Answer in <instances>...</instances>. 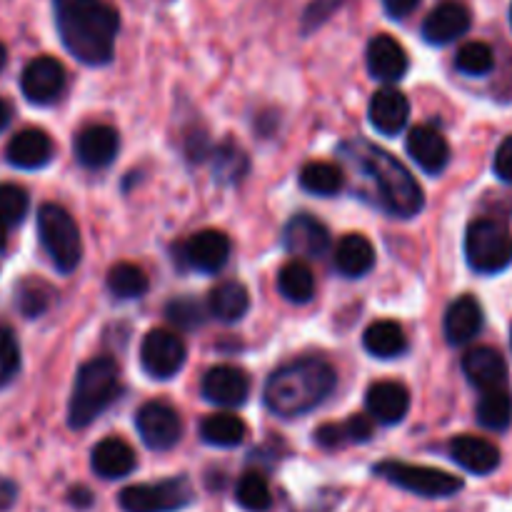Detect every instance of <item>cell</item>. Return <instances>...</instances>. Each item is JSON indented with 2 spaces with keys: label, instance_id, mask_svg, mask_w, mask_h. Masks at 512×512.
I'll return each mask as SVG.
<instances>
[{
  "label": "cell",
  "instance_id": "cell-1",
  "mask_svg": "<svg viewBox=\"0 0 512 512\" xmlns=\"http://www.w3.org/2000/svg\"><path fill=\"white\" fill-rule=\"evenodd\" d=\"M338 158L358 198L373 208L383 210L390 218H413L423 210V188L388 150L370 140L348 138L338 145Z\"/></svg>",
  "mask_w": 512,
  "mask_h": 512
},
{
  "label": "cell",
  "instance_id": "cell-2",
  "mask_svg": "<svg viewBox=\"0 0 512 512\" xmlns=\"http://www.w3.org/2000/svg\"><path fill=\"white\" fill-rule=\"evenodd\" d=\"M55 28L65 50L85 65H105L115 55L120 15L108 0H53Z\"/></svg>",
  "mask_w": 512,
  "mask_h": 512
},
{
  "label": "cell",
  "instance_id": "cell-3",
  "mask_svg": "<svg viewBox=\"0 0 512 512\" xmlns=\"http://www.w3.org/2000/svg\"><path fill=\"white\" fill-rule=\"evenodd\" d=\"M338 375L323 358H300L283 365L268 378L263 400L270 413L280 418H295L318 408L333 393Z\"/></svg>",
  "mask_w": 512,
  "mask_h": 512
},
{
  "label": "cell",
  "instance_id": "cell-4",
  "mask_svg": "<svg viewBox=\"0 0 512 512\" xmlns=\"http://www.w3.org/2000/svg\"><path fill=\"white\" fill-rule=\"evenodd\" d=\"M120 393V373L113 358H93L75 375V388L68 405L70 428H88L98 415L113 405Z\"/></svg>",
  "mask_w": 512,
  "mask_h": 512
},
{
  "label": "cell",
  "instance_id": "cell-5",
  "mask_svg": "<svg viewBox=\"0 0 512 512\" xmlns=\"http://www.w3.org/2000/svg\"><path fill=\"white\" fill-rule=\"evenodd\" d=\"M38 235L45 253L63 275L73 273L83 258V240L73 215L58 203H45L38 210Z\"/></svg>",
  "mask_w": 512,
  "mask_h": 512
},
{
  "label": "cell",
  "instance_id": "cell-6",
  "mask_svg": "<svg viewBox=\"0 0 512 512\" xmlns=\"http://www.w3.org/2000/svg\"><path fill=\"white\" fill-rule=\"evenodd\" d=\"M465 258L475 273H503L512 263V235L493 218H478L465 233Z\"/></svg>",
  "mask_w": 512,
  "mask_h": 512
},
{
  "label": "cell",
  "instance_id": "cell-7",
  "mask_svg": "<svg viewBox=\"0 0 512 512\" xmlns=\"http://www.w3.org/2000/svg\"><path fill=\"white\" fill-rule=\"evenodd\" d=\"M375 475L408 490V493L420 495V498H450L463 490V480L458 475H450L438 468H425V465L398 463V460H385V463L375 465Z\"/></svg>",
  "mask_w": 512,
  "mask_h": 512
},
{
  "label": "cell",
  "instance_id": "cell-8",
  "mask_svg": "<svg viewBox=\"0 0 512 512\" xmlns=\"http://www.w3.org/2000/svg\"><path fill=\"white\" fill-rule=\"evenodd\" d=\"M118 503L123 512H178L193 503V488L188 478L130 485L120 493Z\"/></svg>",
  "mask_w": 512,
  "mask_h": 512
},
{
  "label": "cell",
  "instance_id": "cell-9",
  "mask_svg": "<svg viewBox=\"0 0 512 512\" xmlns=\"http://www.w3.org/2000/svg\"><path fill=\"white\" fill-rule=\"evenodd\" d=\"M185 350L183 338L173 330H150L140 345V365L145 373L155 380H168L178 375L185 365Z\"/></svg>",
  "mask_w": 512,
  "mask_h": 512
},
{
  "label": "cell",
  "instance_id": "cell-10",
  "mask_svg": "<svg viewBox=\"0 0 512 512\" xmlns=\"http://www.w3.org/2000/svg\"><path fill=\"white\" fill-rule=\"evenodd\" d=\"M135 425L150 450H170L183 438V420L173 405L163 400H150L135 415Z\"/></svg>",
  "mask_w": 512,
  "mask_h": 512
},
{
  "label": "cell",
  "instance_id": "cell-11",
  "mask_svg": "<svg viewBox=\"0 0 512 512\" xmlns=\"http://www.w3.org/2000/svg\"><path fill=\"white\" fill-rule=\"evenodd\" d=\"M65 88V68L58 58L38 55L30 60L20 75V90L35 105H48L60 98Z\"/></svg>",
  "mask_w": 512,
  "mask_h": 512
},
{
  "label": "cell",
  "instance_id": "cell-12",
  "mask_svg": "<svg viewBox=\"0 0 512 512\" xmlns=\"http://www.w3.org/2000/svg\"><path fill=\"white\" fill-rule=\"evenodd\" d=\"M283 245L298 260H320L330 250V233L313 215H295L283 230Z\"/></svg>",
  "mask_w": 512,
  "mask_h": 512
},
{
  "label": "cell",
  "instance_id": "cell-13",
  "mask_svg": "<svg viewBox=\"0 0 512 512\" xmlns=\"http://www.w3.org/2000/svg\"><path fill=\"white\" fill-rule=\"evenodd\" d=\"M200 390H203V398L208 403L220 405V408H238L248 400L250 380L240 368L218 365V368H210L205 373Z\"/></svg>",
  "mask_w": 512,
  "mask_h": 512
},
{
  "label": "cell",
  "instance_id": "cell-14",
  "mask_svg": "<svg viewBox=\"0 0 512 512\" xmlns=\"http://www.w3.org/2000/svg\"><path fill=\"white\" fill-rule=\"evenodd\" d=\"M230 258V240L220 230H200L183 245V260L200 273H218Z\"/></svg>",
  "mask_w": 512,
  "mask_h": 512
},
{
  "label": "cell",
  "instance_id": "cell-15",
  "mask_svg": "<svg viewBox=\"0 0 512 512\" xmlns=\"http://www.w3.org/2000/svg\"><path fill=\"white\" fill-rule=\"evenodd\" d=\"M365 408L368 415L380 425H398L410 410V393L403 383L395 380H380L370 385L365 395Z\"/></svg>",
  "mask_w": 512,
  "mask_h": 512
},
{
  "label": "cell",
  "instance_id": "cell-16",
  "mask_svg": "<svg viewBox=\"0 0 512 512\" xmlns=\"http://www.w3.org/2000/svg\"><path fill=\"white\" fill-rule=\"evenodd\" d=\"M405 148H408L410 158L418 163V168L428 175H440L450 163L448 140L430 125H418L410 130Z\"/></svg>",
  "mask_w": 512,
  "mask_h": 512
},
{
  "label": "cell",
  "instance_id": "cell-17",
  "mask_svg": "<svg viewBox=\"0 0 512 512\" xmlns=\"http://www.w3.org/2000/svg\"><path fill=\"white\" fill-rule=\"evenodd\" d=\"M120 138L110 125H88L75 138V158L85 168H105L115 160Z\"/></svg>",
  "mask_w": 512,
  "mask_h": 512
},
{
  "label": "cell",
  "instance_id": "cell-18",
  "mask_svg": "<svg viewBox=\"0 0 512 512\" xmlns=\"http://www.w3.org/2000/svg\"><path fill=\"white\" fill-rule=\"evenodd\" d=\"M470 10L460 3H443L423 20V38L433 45H448L470 30Z\"/></svg>",
  "mask_w": 512,
  "mask_h": 512
},
{
  "label": "cell",
  "instance_id": "cell-19",
  "mask_svg": "<svg viewBox=\"0 0 512 512\" xmlns=\"http://www.w3.org/2000/svg\"><path fill=\"white\" fill-rule=\"evenodd\" d=\"M463 373L478 390H498L508 383V365L495 348H473L463 358Z\"/></svg>",
  "mask_w": 512,
  "mask_h": 512
},
{
  "label": "cell",
  "instance_id": "cell-20",
  "mask_svg": "<svg viewBox=\"0 0 512 512\" xmlns=\"http://www.w3.org/2000/svg\"><path fill=\"white\" fill-rule=\"evenodd\" d=\"M408 53L390 35H375L368 45V70L375 80L398 83L408 73Z\"/></svg>",
  "mask_w": 512,
  "mask_h": 512
},
{
  "label": "cell",
  "instance_id": "cell-21",
  "mask_svg": "<svg viewBox=\"0 0 512 512\" xmlns=\"http://www.w3.org/2000/svg\"><path fill=\"white\" fill-rule=\"evenodd\" d=\"M5 158L20 170H38L53 160V140L38 128H25L8 143Z\"/></svg>",
  "mask_w": 512,
  "mask_h": 512
},
{
  "label": "cell",
  "instance_id": "cell-22",
  "mask_svg": "<svg viewBox=\"0 0 512 512\" xmlns=\"http://www.w3.org/2000/svg\"><path fill=\"white\" fill-rule=\"evenodd\" d=\"M450 458L473 475H490L500 465V450L478 435H458L450 440Z\"/></svg>",
  "mask_w": 512,
  "mask_h": 512
},
{
  "label": "cell",
  "instance_id": "cell-23",
  "mask_svg": "<svg viewBox=\"0 0 512 512\" xmlns=\"http://www.w3.org/2000/svg\"><path fill=\"white\" fill-rule=\"evenodd\" d=\"M370 123L378 133L383 135H398L400 130L408 125L410 118V103L400 90L383 88L370 98Z\"/></svg>",
  "mask_w": 512,
  "mask_h": 512
},
{
  "label": "cell",
  "instance_id": "cell-24",
  "mask_svg": "<svg viewBox=\"0 0 512 512\" xmlns=\"http://www.w3.org/2000/svg\"><path fill=\"white\" fill-rule=\"evenodd\" d=\"M445 338L450 345L470 343L483 330V308L473 295H463L448 308L443 320Z\"/></svg>",
  "mask_w": 512,
  "mask_h": 512
},
{
  "label": "cell",
  "instance_id": "cell-25",
  "mask_svg": "<svg viewBox=\"0 0 512 512\" xmlns=\"http://www.w3.org/2000/svg\"><path fill=\"white\" fill-rule=\"evenodd\" d=\"M135 450L130 448L125 440L120 438H105L100 440L90 455V465H93L95 475L105 480H120L135 470Z\"/></svg>",
  "mask_w": 512,
  "mask_h": 512
},
{
  "label": "cell",
  "instance_id": "cell-26",
  "mask_svg": "<svg viewBox=\"0 0 512 512\" xmlns=\"http://www.w3.org/2000/svg\"><path fill=\"white\" fill-rule=\"evenodd\" d=\"M375 265V248L365 235L350 233L335 248V270L345 278H363Z\"/></svg>",
  "mask_w": 512,
  "mask_h": 512
},
{
  "label": "cell",
  "instance_id": "cell-27",
  "mask_svg": "<svg viewBox=\"0 0 512 512\" xmlns=\"http://www.w3.org/2000/svg\"><path fill=\"white\" fill-rule=\"evenodd\" d=\"M250 308V295L243 283L235 280H225L218 288L210 290L208 295V310L213 318L223 320V323H238Z\"/></svg>",
  "mask_w": 512,
  "mask_h": 512
},
{
  "label": "cell",
  "instance_id": "cell-28",
  "mask_svg": "<svg viewBox=\"0 0 512 512\" xmlns=\"http://www.w3.org/2000/svg\"><path fill=\"white\" fill-rule=\"evenodd\" d=\"M363 348L368 350L373 358H398L408 350V338L405 330L393 320H378L370 325L363 335Z\"/></svg>",
  "mask_w": 512,
  "mask_h": 512
},
{
  "label": "cell",
  "instance_id": "cell-29",
  "mask_svg": "<svg viewBox=\"0 0 512 512\" xmlns=\"http://www.w3.org/2000/svg\"><path fill=\"white\" fill-rule=\"evenodd\" d=\"M248 435L243 420L233 413H215L200 423V438L215 448H235Z\"/></svg>",
  "mask_w": 512,
  "mask_h": 512
},
{
  "label": "cell",
  "instance_id": "cell-30",
  "mask_svg": "<svg viewBox=\"0 0 512 512\" xmlns=\"http://www.w3.org/2000/svg\"><path fill=\"white\" fill-rule=\"evenodd\" d=\"M278 290L290 303H308L315 295V275L303 260L285 263L278 273Z\"/></svg>",
  "mask_w": 512,
  "mask_h": 512
},
{
  "label": "cell",
  "instance_id": "cell-31",
  "mask_svg": "<svg viewBox=\"0 0 512 512\" xmlns=\"http://www.w3.org/2000/svg\"><path fill=\"white\" fill-rule=\"evenodd\" d=\"M300 185H303V190H308V193L328 198V195H335L343 190L345 173L338 165L313 160V163L303 165V170H300Z\"/></svg>",
  "mask_w": 512,
  "mask_h": 512
},
{
  "label": "cell",
  "instance_id": "cell-32",
  "mask_svg": "<svg viewBox=\"0 0 512 512\" xmlns=\"http://www.w3.org/2000/svg\"><path fill=\"white\" fill-rule=\"evenodd\" d=\"M475 415H478V423L483 428L495 430V433L508 430L512 425V398L508 390H485L478 408H475Z\"/></svg>",
  "mask_w": 512,
  "mask_h": 512
},
{
  "label": "cell",
  "instance_id": "cell-33",
  "mask_svg": "<svg viewBox=\"0 0 512 512\" xmlns=\"http://www.w3.org/2000/svg\"><path fill=\"white\" fill-rule=\"evenodd\" d=\"M108 290L118 300H135L148 293V275L133 263H118L108 273Z\"/></svg>",
  "mask_w": 512,
  "mask_h": 512
},
{
  "label": "cell",
  "instance_id": "cell-34",
  "mask_svg": "<svg viewBox=\"0 0 512 512\" xmlns=\"http://www.w3.org/2000/svg\"><path fill=\"white\" fill-rule=\"evenodd\" d=\"M50 300H53V288L43 280L28 278L15 290V305L25 318H40L50 308Z\"/></svg>",
  "mask_w": 512,
  "mask_h": 512
},
{
  "label": "cell",
  "instance_id": "cell-35",
  "mask_svg": "<svg viewBox=\"0 0 512 512\" xmlns=\"http://www.w3.org/2000/svg\"><path fill=\"white\" fill-rule=\"evenodd\" d=\"M235 498L248 512H265L273 505V495H270L268 480L260 473H245L238 480L235 488Z\"/></svg>",
  "mask_w": 512,
  "mask_h": 512
},
{
  "label": "cell",
  "instance_id": "cell-36",
  "mask_svg": "<svg viewBox=\"0 0 512 512\" xmlns=\"http://www.w3.org/2000/svg\"><path fill=\"white\" fill-rule=\"evenodd\" d=\"M213 170L220 183H238L248 170V158L243 150L233 143H223L213 150Z\"/></svg>",
  "mask_w": 512,
  "mask_h": 512
},
{
  "label": "cell",
  "instance_id": "cell-37",
  "mask_svg": "<svg viewBox=\"0 0 512 512\" xmlns=\"http://www.w3.org/2000/svg\"><path fill=\"white\" fill-rule=\"evenodd\" d=\"M455 68L465 75H488L495 68V55L488 43H465L455 55Z\"/></svg>",
  "mask_w": 512,
  "mask_h": 512
},
{
  "label": "cell",
  "instance_id": "cell-38",
  "mask_svg": "<svg viewBox=\"0 0 512 512\" xmlns=\"http://www.w3.org/2000/svg\"><path fill=\"white\" fill-rule=\"evenodd\" d=\"M28 205V193L20 185L0 183V223H5L8 228L20 225L28 215Z\"/></svg>",
  "mask_w": 512,
  "mask_h": 512
},
{
  "label": "cell",
  "instance_id": "cell-39",
  "mask_svg": "<svg viewBox=\"0 0 512 512\" xmlns=\"http://www.w3.org/2000/svg\"><path fill=\"white\" fill-rule=\"evenodd\" d=\"M165 318L178 330H195L205 323V308L195 298H175L165 308Z\"/></svg>",
  "mask_w": 512,
  "mask_h": 512
},
{
  "label": "cell",
  "instance_id": "cell-40",
  "mask_svg": "<svg viewBox=\"0 0 512 512\" xmlns=\"http://www.w3.org/2000/svg\"><path fill=\"white\" fill-rule=\"evenodd\" d=\"M20 368V345L8 325H0V385L8 383Z\"/></svg>",
  "mask_w": 512,
  "mask_h": 512
},
{
  "label": "cell",
  "instance_id": "cell-41",
  "mask_svg": "<svg viewBox=\"0 0 512 512\" xmlns=\"http://www.w3.org/2000/svg\"><path fill=\"white\" fill-rule=\"evenodd\" d=\"M343 3L345 0H315V3L305 10V18H303L305 33L313 28H318V25L323 23V20H328L330 15H333V10L340 8Z\"/></svg>",
  "mask_w": 512,
  "mask_h": 512
},
{
  "label": "cell",
  "instance_id": "cell-42",
  "mask_svg": "<svg viewBox=\"0 0 512 512\" xmlns=\"http://www.w3.org/2000/svg\"><path fill=\"white\" fill-rule=\"evenodd\" d=\"M315 440H318L323 448H343L345 443H350L348 430H345V423H325L315 430Z\"/></svg>",
  "mask_w": 512,
  "mask_h": 512
},
{
  "label": "cell",
  "instance_id": "cell-43",
  "mask_svg": "<svg viewBox=\"0 0 512 512\" xmlns=\"http://www.w3.org/2000/svg\"><path fill=\"white\" fill-rule=\"evenodd\" d=\"M345 430H348L350 443H368L373 438V418H368V415H350L345 420Z\"/></svg>",
  "mask_w": 512,
  "mask_h": 512
},
{
  "label": "cell",
  "instance_id": "cell-44",
  "mask_svg": "<svg viewBox=\"0 0 512 512\" xmlns=\"http://www.w3.org/2000/svg\"><path fill=\"white\" fill-rule=\"evenodd\" d=\"M493 170L503 183L512 185V135L500 143L498 153H495V160H493Z\"/></svg>",
  "mask_w": 512,
  "mask_h": 512
},
{
  "label": "cell",
  "instance_id": "cell-45",
  "mask_svg": "<svg viewBox=\"0 0 512 512\" xmlns=\"http://www.w3.org/2000/svg\"><path fill=\"white\" fill-rule=\"evenodd\" d=\"M420 5V0H383V8L390 18L400 20V18H408L415 8Z\"/></svg>",
  "mask_w": 512,
  "mask_h": 512
},
{
  "label": "cell",
  "instance_id": "cell-46",
  "mask_svg": "<svg viewBox=\"0 0 512 512\" xmlns=\"http://www.w3.org/2000/svg\"><path fill=\"white\" fill-rule=\"evenodd\" d=\"M70 503H73L75 508H88V505L93 503V495L85 488H73L70 490Z\"/></svg>",
  "mask_w": 512,
  "mask_h": 512
},
{
  "label": "cell",
  "instance_id": "cell-47",
  "mask_svg": "<svg viewBox=\"0 0 512 512\" xmlns=\"http://www.w3.org/2000/svg\"><path fill=\"white\" fill-rule=\"evenodd\" d=\"M15 500V488L13 483H0V510L10 508V503Z\"/></svg>",
  "mask_w": 512,
  "mask_h": 512
},
{
  "label": "cell",
  "instance_id": "cell-48",
  "mask_svg": "<svg viewBox=\"0 0 512 512\" xmlns=\"http://www.w3.org/2000/svg\"><path fill=\"white\" fill-rule=\"evenodd\" d=\"M8 123H10V105L0 98V133L8 128Z\"/></svg>",
  "mask_w": 512,
  "mask_h": 512
},
{
  "label": "cell",
  "instance_id": "cell-49",
  "mask_svg": "<svg viewBox=\"0 0 512 512\" xmlns=\"http://www.w3.org/2000/svg\"><path fill=\"white\" fill-rule=\"evenodd\" d=\"M8 225L5 223H0V253H3L5 250V245H8Z\"/></svg>",
  "mask_w": 512,
  "mask_h": 512
},
{
  "label": "cell",
  "instance_id": "cell-50",
  "mask_svg": "<svg viewBox=\"0 0 512 512\" xmlns=\"http://www.w3.org/2000/svg\"><path fill=\"white\" fill-rule=\"evenodd\" d=\"M5 63H8V50H5V45L0 43V70L5 68Z\"/></svg>",
  "mask_w": 512,
  "mask_h": 512
},
{
  "label": "cell",
  "instance_id": "cell-51",
  "mask_svg": "<svg viewBox=\"0 0 512 512\" xmlns=\"http://www.w3.org/2000/svg\"><path fill=\"white\" fill-rule=\"evenodd\" d=\"M510 23H512V5H510Z\"/></svg>",
  "mask_w": 512,
  "mask_h": 512
},
{
  "label": "cell",
  "instance_id": "cell-52",
  "mask_svg": "<svg viewBox=\"0 0 512 512\" xmlns=\"http://www.w3.org/2000/svg\"><path fill=\"white\" fill-rule=\"evenodd\" d=\"M510 343H512V335H510Z\"/></svg>",
  "mask_w": 512,
  "mask_h": 512
}]
</instances>
